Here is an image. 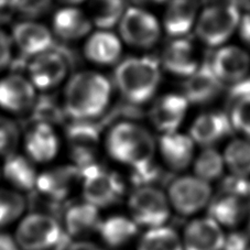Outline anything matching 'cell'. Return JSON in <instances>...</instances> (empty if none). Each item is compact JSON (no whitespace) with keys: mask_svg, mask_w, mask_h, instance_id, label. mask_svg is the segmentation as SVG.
I'll list each match as a JSON object with an SVG mask.
<instances>
[{"mask_svg":"<svg viewBox=\"0 0 250 250\" xmlns=\"http://www.w3.org/2000/svg\"><path fill=\"white\" fill-rule=\"evenodd\" d=\"M111 95L109 81L95 72H80L64 92V110L75 120H90L104 113Z\"/></svg>","mask_w":250,"mask_h":250,"instance_id":"cell-1","label":"cell"},{"mask_svg":"<svg viewBox=\"0 0 250 250\" xmlns=\"http://www.w3.org/2000/svg\"><path fill=\"white\" fill-rule=\"evenodd\" d=\"M106 150L115 161L133 169L153 161L156 144L151 133L140 125L124 122L110 129Z\"/></svg>","mask_w":250,"mask_h":250,"instance_id":"cell-2","label":"cell"},{"mask_svg":"<svg viewBox=\"0 0 250 250\" xmlns=\"http://www.w3.org/2000/svg\"><path fill=\"white\" fill-rule=\"evenodd\" d=\"M160 66L152 58H128L115 70V82L123 96L132 105L151 98L160 83Z\"/></svg>","mask_w":250,"mask_h":250,"instance_id":"cell-3","label":"cell"},{"mask_svg":"<svg viewBox=\"0 0 250 250\" xmlns=\"http://www.w3.org/2000/svg\"><path fill=\"white\" fill-rule=\"evenodd\" d=\"M14 237L21 250H58L64 230L53 215L33 212L20 219Z\"/></svg>","mask_w":250,"mask_h":250,"instance_id":"cell-4","label":"cell"},{"mask_svg":"<svg viewBox=\"0 0 250 250\" xmlns=\"http://www.w3.org/2000/svg\"><path fill=\"white\" fill-rule=\"evenodd\" d=\"M81 184L84 201L98 208L116 204L125 194V184L119 175L97 163L81 170Z\"/></svg>","mask_w":250,"mask_h":250,"instance_id":"cell-5","label":"cell"},{"mask_svg":"<svg viewBox=\"0 0 250 250\" xmlns=\"http://www.w3.org/2000/svg\"><path fill=\"white\" fill-rule=\"evenodd\" d=\"M130 218L139 227L165 226L171 214L167 196L157 187L137 188L128 200Z\"/></svg>","mask_w":250,"mask_h":250,"instance_id":"cell-6","label":"cell"},{"mask_svg":"<svg viewBox=\"0 0 250 250\" xmlns=\"http://www.w3.org/2000/svg\"><path fill=\"white\" fill-rule=\"evenodd\" d=\"M239 9L226 2L208 7L196 22V33L205 44L217 46L226 42L239 25Z\"/></svg>","mask_w":250,"mask_h":250,"instance_id":"cell-7","label":"cell"},{"mask_svg":"<svg viewBox=\"0 0 250 250\" xmlns=\"http://www.w3.org/2000/svg\"><path fill=\"white\" fill-rule=\"evenodd\" d=\"M167 196L175 212L183 216H189L209 204L212 188L209 183L195 175H184L171 181Z\"/></svg>","mask_w":250,"mask_h":250,"instance_id":"cell-8","label":"cell"},{"mask_svg":"<svg viewBox=\"0 0 250 250\" xmlns=\"http://www.w3.org/2000/svg\"><path fill=\"white\" fill-rule=\"evenodd\" d=\"M119 30L125 42L142 49L156 44L161 33L156 17L140 8H130L124 12Z\"/></svg>","mask_w":250,"mask_h":250,"instance_id":"cell-9","label":"cell"},{"mask_svg":"<svg viewBox=\"0 0 250 250\" xmlns=\"http://www.w3.org/2000/svg\"><path fill=\"white\" fill-rule=\"evenodd\" d=\"M77 183H81L79 167L74 165L55 167L39 173L34 189L45 200L58 204L66 200Z\"/></svg>","mask_w":250,"mask_h":250,"instance_id":"cell-10","label":"cell"},{"mask_svg":"<svg viewBox=\"0 0 250 250\" xmlns=\"http://www.w3.org/2000/svg\"><path fill=\"white\" fill-rule=\"evenodd\" d=\"M102 125L90 120H76L67 128V139L71 146L74 166L80 170L94 165L95 151L99 142Z\"/></svg>","mask_w":250,"mask_h":250,"instance_id":"cell-11","label":"cell"},{"mask_svg":"<svg viewBox=\"0 0 250 250\" xmlns=\"http://www.w3.org/2000/svg\"><path fill=\"white\" fill-rule=\"evenodd\" d=\"M67 60L59 51L47 50L33 57L28 65L29 81L39 89H50L65 79Z\"/></svg>","mask_w":250,"mask_h":250,"instance_id":"cell-12","label":"cell"},{"mask_svg":"<svg viewBox=\"0 0 250 250\" xmlns=\"http://www.w3.org/2000/svg\"><path fill=\"white\" fill-rule=\"evenodd\" d=\"M222 83L238 84L247 79L250 72V55L238 46H224L209 62Z\"/></svg>","mask_w":250,"mask_h":250,"instance_id":"cell-13","label":"cell"},{"mask_svg":"<svg viewBox=\"0 0 250 250\" xmlns=\"http://www.w3.org/2000/svg\"><path fill=\"white\" fill-rule=\"evenodd\" d=\"M225 232L210 217L196 218L184 228L183 250H222Z\"/></svg>","mask_w":250,"mask_h":250,"instance_id":"cell-14","label":"cell"},{"mask_svg":"<svg viewBox=\"0 0 250 250\" xmlns=\"http://www.w3.org/2000/svg\"><path fill=\"white\" fill-rule=\"evenodd\" d=\"M224 84L215 74L209 62L200 67L188 77L184 83V95L189 104L204 105L216 98L223 90Z\"/></svg>","mask_w":250,"mask_h":250,"instance_id":"cell-15","label":"cell"},{"mask_svg":"<svg viewBox=\"0 0 250 250\" xmlns=\"http://www.w3.org/2000/svg\"><path fill=\"white\" fill-rule=\"evenodd\" d=\"M36 102V87L25 77L12 74L0 81V107L11 113H23Z\"/></svg>","mask_w":250,"mask_h":250,"instance_id":"cell-16","label":"cell"},{"mask_svg":"<svg viewBox=\"0 0 250 250\" xmlns=\"http://www.w3.org/2000/svg\"><path fill=\"white\" fill-rule=\"evenodd\" d=\"M101 222L99 208L83 201L67 206L63 215L62 228L68 238H83L97 232Z\"/></svg>","mask_w":250,"mask_h":250,"instance_id":"cell-17","label":"cell"},{"mask_svg":"<svg viewBox=\"0 0 250 250\" xmlns=\"http://www.w3.org/2000/svg\"><path fill=\"white\" fill-rule=\"evenodd\" d=\"M27 157L34 163L52 161L59 152V138L52 125L37 123L24 139Z\"/></svg>","mask_w":250,"mask_h":250,"instance_id":"cell-18","label":"cell"},{"mask_svg":"<svg viewBox=\"0 0 250 250\" xmlns=\"http://www.w3.org/2000/svg\"><path fill=\"white\" fill-rule=\"evenodd\" d=\"M188 105L183 95L169 94L161 97L150 111L154 127L163 133L176 132L187 115Z\"/></svg>","mask_w":250,"mask_h":250,"instance_id":"cell-19","label":"cell"},{"mask_svg":"<svg viewBox=\"0 0 250 250\" xmlns=\"http://www.w3.org/2000/svg\"><path fill=\"white\" fill-rule=\"evenodd\" d=\"M12 40L21 52L31 58L51 50L53 45V37L50 30L32 21L16 24L12 30Z\"/></svg>","mask_w":250,"mask_h":250,"instance_id":"cell-20","label":"cell"},{"mask_svg":"<svg viewBox=\"0 0 250 250\" xmlns=\"http://www.w3.org/2000/svg\"><path fill=\"white\" fill-rule=\"evenodd\" d=\"M162 64L172 74L184 77L191 76L200 67L195 47L188 39L172 41L162 54Z\"/></svg>","mask_w":250,"mask_h":250,"instance_id":"cell-21","label":"cell"},{"mask_svg":"<svg viewBox=\"0 0 250 250\" xmlns=\"http://www.w3.org/2000/svg\"><path fill=\"white\" fill-rule=\"evenodd\" d=\"M231 123L224 113H206L194 120L191 127V139L203 146H213L231 131Z\"/></svg>","mask_w":250,"mask_h":250,"instance_id":"cell-22","label":"cell"},{"mask_svg":"<svg viewBox=\"0 0 250 250\" xmlns=\"http://www.w3.org/2000/svg\"><path fill=\"white\" fill-rule=\"evenodd\" d=\"M159 149L166 165L173 171H183L194 157V141L181 133H165L159 140Z\"/></svg>","mask_w":250,"mask_h":250,"instance_id":"cell-23","label":"cell"},{"mask_svg":"<svg viewBox=\"0 0 250 250\" xmlns=\"http://www.w3.org/2000/svg\"><path fill=\"white\" fill-rule=\"evenodd\" d=\"M2 175L12 188L19 192H30L36 188L39 173L34 162L28 157L14 153L6 158Z\"/></svg>","mask_w":250,"mask_h":250,"instance_id":"cell-24","label":"cell"},{"mask_svg":"<svg viewBox=\"0 0 250 250\" xmlns=\"http://www.w3.org/2000/svg\"><path fill=\"white\" fill-rule=\"evenodd\" d=\"M92 29L89 17L79 8L66 7L60 9L53 18V30L59 38L66 41L79 40Z\"/></svg>","mask_w":250,"mask_h":250,"instance_id":"cell-25","label":"cell"},{"mask_svg":"<svg viewBox=\"0 0 250 250\" xmlns=\"http://www.w3.org/2000/svg\"><path fill=\"white\" fill-rule=\"evenodd\" d=\"M198 0H171L165 16L166 31L172 37L187 34L196 21Z\"/></svg>","mask_w":250,"mask_h":250,"instance_id":"cell-26","label":"cell"},{"mask_svg":"<svg viewBox=\"0 0 250 250\" xmlns=\"http://www.w3.org/2000/svg\"><path fill=\"white\" fill-rule=\"evenodd\" d=\"M122 53V43L114 33L102 30L88 38L85 44V55L89 61L101 65L115 63Z\"/></svg>","mask_w":250,"mask_h":250,"instance_id":"cell-27","label":"cell"},{"mask_svg":"<svg viewBox=\"0 0 250 250\" xmlns=\"http://www.w3.org/2000/svg\"><path fill=\"white\" fill-rule=\"evenodd\" d=\"M139 226L130 217L113 215L106 219H102L97 232L108 247L120 248L135 238Z\"/></svg>","mask_w":250,"mask_h":250,"instance_id":"cell-28","label":"cell"},{"mask_svg":"<svg viewBox=\"0 0 250 250\" xmlns=\"http://www.w3.org/2000/svg\"><path fill=\"white\" fill-rule=\"evenodd\" d=\"M208 206V217L214 219L218 225L235 227L243 222L246 215L244 198L221 193Z\"/></svg>","mask_w":250,"mask_h":250,"instance_id":"cell-29","label":"cell"},{"mask_svg":"<svg viewBox=\"0 0 250 250\" xmlns=\"http://www.w3.org/2000/svg\"><path fill=\"white\" fill-rule=\"evenodd\" d=\"M137 250H183L182 238L166 225L150 228L142 235Z\"/></svg>","mask_w":250,"mask_h":250,"instance_id":"cell-30","label":"cell"},{"mask_svg":"<svg viewBox=\"0 0 250 250\" xmlns=\"http://www.w3.org/2000/svg\"><path fill=\"white\" fill-rule=\"evenodd\" d=\"M124 8V0H89L88 17L92 23L107 30L119 22Z\"/></svg>","mask_w":250,"mask_h":250,"instance_id":"cell-31","label":"cell"},{"mask_svg":"<svg viewBox=\"0 0 250 250\" xmlns=\"http://www.w3.org/2000/svg\"><path fill=\"white\" fill-rule=\"evenodd\" d=\"M224 162L230 174L239 178L250 176V140L236 139L226 146Z\"/></svg>","mask_w":250,"mask_h":250,"instance_id":"cell-32","label":"cell"},{"mask_svg":"<svg viewBox=\"0 0 250 250\" xmlns=\"http://www.w3.org/2000/svg\"><path fill=\"white\" fill-rule=\"evenodd\" d=\"M27 208L23 194L15 188H0V228L22 218Z\"/></svg>","mask_w":250,"mask_h":250,"instance_id":"cell-33","label":"cell"},{"mask_svg":"<svg viewBox=\"0 0 250 250\" xmlns=\"http://www.w3.org/2000/svg\"><path fill=\"white\" fill-rule=\"evenodd\" d=\"M194 173L198 179L210 183L222 178L225 169L224 158L217 150L213 148H205L194 161Z\"/></svg>","mask_w":250,"mask_h":250,"instance_id":"cell-34","label":"cell"},{"mask_svg":"<svg viewBox=\"0 0 250 250\" xmlns=\"http://www.w3.org/2000/svg\"><path fill=\"white\" fill-rule=\"evenodd\" d=\"M232 99L234 105L229 117L231 126L250 138V93L238 95Z\"/></svg>","mask_w":250,"mask_h":250,"instance_id":"cell-35","label":"cell"},{"mask_svg":"<svg viewBox=\"0 0 250 250\" xmlns=\"http://www.w3.org/2000/svg\"><path fill=\"white\" fill-rule=\"evenodd\" d=\"M165 178V172L154 161L131 169V182L136 188L156 187V184L161 182Z\"/></svg>","mask_w":250,"mask_h":250,"instance_id":"cell-36","label":"cell"},{"mask_svg":"<svg viewBox=\"0 0 250 250\" xmlns=\"http://www.w3.org/2000/svg\"><path fill=\"white\" fill-rule=\"evenodd\" d=\"M19 142V130L9 119L0 118V156L9 157L16 153Z\"/></svg>","mask_w":250,"mask_h":250,"instance_id":"cell-37","label":"cell"},{"mask_svg":"<svg viewBox=\"0 0 250 250\" xmlns=\"http://www.w3.org/2000/svg\"><path fill=\"white\" fill-rule=\"evenodd\" d=\"M34 118L37 123H44L52 125L59 122L62 118V113L57 104L51 99L41 98L38 102H34Z\"/></svg>","mask_w":250,"mask_h":250,"instance_id":"cell-38","label":"cell"},{"mask_svg":"<svg viewBox=\"0 0 250 250\" xmlns=\"http://www.w3.org/2000/svg\"><path fill=\"white\" fill-rule=\"evenodd\" d=\"M52 0H11L16 12L27 17H38L46 12Z\"/></svg>","mask_w":250,"mask_h":250,"instance_id":"cell-39","label":"cell"},{"mask_svg":"<svg viewBox=\"0 0 250 250\" xmlns=\"http://www.w3.org/2000/svg\"><path fill=\"white\" fill-rule=\"evenodd\" d=\"M249 191L250 181L246 178H239V176L230 174L222 182V193L224 194L245 198L246 196H249Z\"/></svg>","mask_w":250,"mask_h":250,"instance_id":"cell-40","label":"cell"},{"mask_svg":"<svg viewBox=\"0 0 250 250\" xmlns=\"http://www.w3.org/2000/svg\"><path fill=\"white\" fill-rule=\"evenodd\" d=\"M250 246L249 237L240 231L230 232L225 236L222 250H248Z\"/></svg>","mask_w":250,"mask_h":250,"instance_id":"cell-41","label":"cell"},{"mask_svg":"<svg viewBox=\"0 0 250 250\" xmlns=\"http://www.w3.org/2000/svg\"><path fill=\"white\" fill-rule=\"evenodd\" d=\"M58 250H103V249L96 244L92 243V241L83 240V239L71 240L66 236V238L64 239L62 245L60 246Z\"/></svg>","mask_w":250,"mask_h":250,"instance_id":"cell-42","label":"cell"},{"mask_svg":"<svg viewBox=\"0 0 250 250\" xmlns=\"http://www.w3.org/2000/svg\"><path fill=\"white\" fill-rule=\"evenodd\" d=\"M11 54V39L0 30V70L9 64Z\"/></svg>","mask_w":250,"mask_h":250,"instance_id":"cell-43","label":"cell"},{"mask_svg":"<svg viewBox=\"0 0 250 250\" xmlns=\"http://www.w3.org/2000/svg\"><path fill=\"white\" fill-rule=\"evenodd\" d=\"M15 12L16 10L11 0H0V25L9 22Z\"/></svg>","mask_w":250,"mask_h":250,"instance_id":"cell-44","label":"cell"},{"mask_svg":"<svg viewBox=\"0 0 250 250\" xmlns=\"http://www.w3.org/2000/svg\"><path fill=\"white\" fill-rule=\"evenodd\" d=\"M238 28L241 40L250 46V15H246L240 18Z\"/></svg>","mask_w":250,"mask_h":250,"instance_id":"cell-45","label":"cell"},{"mask_svg":"<svg viewBox=\"0 0 250 250\" xmlns=\"http://www.w3.org/2000/svg\"><path fill=\"white\" fill-rule=\"evenodd\" d=\"M0 250H21L15 237L7 234V232L0 231Z\"/></svg>","mask_w":250,"mask_h":250,"instance_id":"cell-46","label":"cell"},{"mask_svg":"<svg viewBox=\"0 0 250 250\" xmlns=\"http://www.w3.org/2000/svg\"><path fill=\"white\" fill-rule=\"evenodd\" d=\"M137 1H140V2H163V1H166V0H137Z\"/></svg>","mask_w":250,"mask_h":250,"instance_id":"cell-47","label":"cell"},{"mask_svg":"<svg viewBox=\"0 0 250 250\" xmlns=\"http://www.w3.org/2000/svg\"><path fill=\"white\" fill-rule=\"evenodd\" d=\"M64 1L70 2V3H79V2L84 1V0H64Z\"/></svg>","mask_w":250,"mask_h":250,"instance_id":"cell-48","label":"cell"},{"mask_svg":"<svg viewBox=\"0 0 250 250\" xmlns=\"http://www.w3.org/2000/svg\"><path fill=\"white\" fill-rule=\"evenodd\" d=\"M241 1H243L245 5H247L248 7H250V0H241Z\"/></svg>","mask_w":250,"mask_h":250,"instance_id":"cell-49","label":"cell"},{"mask_svg":"<svg viewBox=\"0 0 250 250\" xmlns=\"http://www.w3.org/2000/svg\"><path fill=\"white\" fill-rule=\"evenodd\" d=\"M248 250H250V246H249V248H248Z\"/></svg>","mask_w":250,"mask_h":250,"instance_id":"cell-50","label":"cell"},{"mask_svg":"<svg viewBox=\"0 0 250 250\" xmlns=\"http://www.w3.org/2000/svg\"><path fill=\"white\" fill-rule=\"evenodd\" d=\"M249 197H250V191H249Z\"/></svg>","mask_w":250,"mask_h":250,"instance_id":"cell-51","label":"cell"}]
</instances>
